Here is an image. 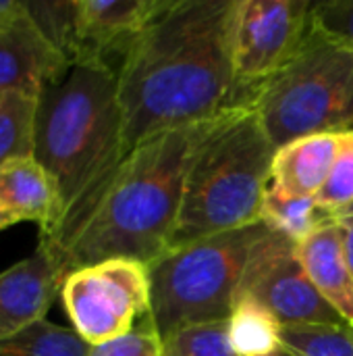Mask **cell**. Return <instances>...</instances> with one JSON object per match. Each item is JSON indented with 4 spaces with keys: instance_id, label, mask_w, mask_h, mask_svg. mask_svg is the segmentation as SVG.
Here are the masks:
<instances>
[{
    "instance_id": "31",
    "label": "cell",
    "mask_w": 353,
    "mask_h": 356,
    "mask_svg": "<svg viewBox=\"0 0 353 356\" xmlns=\"http://www.w3.org/2000/svg\"><path fill=\"white\" fill-rule=\"evenodd\" d=\"M352 129H353V127H352Z\"/></svg>"
},
{
    "instance_id": "24",
    "label": "cell",
    "mask_w": 353,
    "mask_h": 356,
    "mask_svg": "<svg viewBox=\"0 0 353 356\" xmlns=\"http://www.w3.org/2000/svg\"><path fill=\"white\" fill-rule=\"evenodd\" d=\"M87 356H164V348L160 334L148 317L129 334L89 346Z\"/></svg>"
},
{
    "instance_id": "13",
    "label": "cell",
    "mask_w": 353,
    "mask_h": 356,
    "mask_svg": "<svg viewBox=\"0 0 353 356\" xmlns=\"http://www.w3.org/2000/svg\"><path fill=\"white\" fill-rule=\"evenodd\" d=\"M320 296L353 327V275L345 257L343 225L327 221L295 248Z\"/></svg>"
},
{
    "instance_id": "21",
    "label": "cell",
    "mask_w": 353,
    "mask_h": 356,
    "mask_svg": "<svg viewBox=\"0 0 353 356\" xmlns=\"http://www.w3.org/2000/svg\"><path fill=\"white\" fill-rule=\"evenodd\" d=\"M281 344L298 356H353V327L283 325Z\"/></svg>"
},
{
    "instance_id": "19",
    "label": "cell",
    "mask_w": 353,
    "mask_h": 356,
    "mask_svg": "<svg viewBox=\"0 0 353 356\" xmlns=\"http://www.w3.org/2000/svg\"><path fill=\"white\" fill-rule=\"evenodd\" d=\"M37 31L71 63L79 56V0H23Z\"/></svg>"
},
{
    "instance_id": "11",
    "label": "cell",
    "mask_w": 353,
    "mask_h": 356,
    "mask_svg": "<svg viewBox=\"0 0 353 356\" xmlns=\"http://www.w3.org/2000/svg\"><path fill=\"white\" fill-rule=\"evenodd\" d=\"M173 0H79V56L121 60L131 44L169 8Z\"/></svg>"
},
{
    "instance_id": "28",
    "label": "cell",
    "mask_w": 353,
    "mask_h": 356,
    "mask_svg": "<svg viewBox=\"0 0 353 356\" xmlns=\"http://www.w3.org/2000/svg\"><path fill=\"white\" fill-rule=\"evenodd\" d=\"M331 219L337 221V223H353V204L341 209V211H337V213H333Z\"/></svg>"
},
{
    "instance_id": "3",
    "label": "cell",
    "mask_w": 353,
    "mask_h": 356,
    "mask_svg": "<svg viewBox=\"0 0 353 356\" xmlns=\"http://www.w3.org/2000/svg\"><path fill=\"white\" fill-rule=\"evenodd\" d=\"M225 115L158 134L131 150L100 207L60 257L64 273L108 259L144 265L160 259L177 227L191 161Z\"/></svg>"
},
{
    "instance_id": "27",
    "label": "cell",
    "mask_w": 353,
    "mask_h": 356,
    "mask_svg": "<svg viewBox=\"0 0 353 356\" xmlns=\"http://www.w3.org/2000/svg\"><path fill=\"white\" fill-rule=\"evenodd\" d=\"M343 225V242H345V257L350 263L353 275V223H341Z\"/></svg>"
},
{
    "instance_id": "2",
    "label": "cell",
    "mask_w": 353,
    "mask_h": 356,
    "mask_svg": "<svg viewBox=\"0 0 353 356\" xmlns=\"http://www.w3.org/2000/svg\"><path fill=\"white\" fill-rule=\"evenodd\" d=\"M33 159L50 175L58 198L54 229L40 246L60 261L127 159L117 67L85 58L42 92Z\"/></svg>"
},
{
    "instance_id": "7",
    "label": "cell",
    "mask_w": 353,
    "mask_h": 356,
    "mask_svg": "<svg viewBox=\"0 0 353 356\" xmlns=\"http://www.w3.org/2000/svg\"><path fill=\"white\" fill-rule=\"evenodd\" d=\"M73 330L89 344H104L150 317V271L131 259H108L71 271L60 290Z\"/></svg>"
},
{
    "instance_id": "10",
    "label": "cell",
    "mask_w": 353,
    "mask_h": 356,
    "mask_svg": "<svg viewBox=\"0 0 353 356\" xmlns=\"http://www.w3.org/2000/svg\"><path fill=\"white\" fill-rule=\"evenodd\" d=\"M64 269L56 254L40 246L23 261L0 273V340L46 319L60 298Z\"/></svg>"
},
{
    "instance_id": "15",
    "label": "cell",
    "mask_w": 353,
    "mask_h": 356,
    "mask_svg": "<svg viewBox=\"0 0 353 356\" xmlns=\"http://www.w3.org/2000/svg\"><path fill=\"white\" fill-rule=\"evenodd\" d=\"M337 146V134H316L277 148L270 184L293 196L316 198L331 173Z\"/></svg>"
},
{
    "instance_id": "25",
    "label": "cell",
    "mask_w": 353,
    "mask_h": 356,
    "mask_svg": "<svg viewBox=\"0 0 353 356\" xmlns=\"http://www.w3.org/2000/svg\"><path fill=\"white\" fill-rule=\"evenodd\" d=\"M312 25L329 40L353 50V0L314 2Z\"/></svg>"
},
{
    "instance_id": "14",
    "label": "cell",
    "mask_w": 353,
    "mask_h": 356,
    "mask_svg": "<svg viewBox=\"0 0 353 356\" xmlns=\"http://www.w3.org/2000/svg\"><path fill=\"white\" fill-rule=\"evenodd\" d=\"M0 209L15 223H37L40 240L52 234L58 198L50 175L33 156L0 167Z\"/></svg>"
},
{
    "instance_id": "23",
    "label": "cell",
    "mask_w": 353,
    "mask_h": 356,
    "mask_svg": "<svg viewBox=\"0 0 353 356\" xmlns=\"http://www.w3.org/2000/svg\"><path fill=\"white\" fill-rule=\"evenodd\" d=\"M339 146L331 173L316 194V204L329 217L353 204V129L337 134Z\"/></svg>"
},
{
    "instance_id": "17",
    "label": "cell",
    "mask_w": 353,
    "mask_h": 356,
    "mask_svg": "<svg viewBox=\"0 0 353 356\" xmlns=\"http://www.w3.org/2000/svg\"><path fill=\"white\" fill-rule=\"evenodd\" d=\"M262 221L291 242L302 244L308 236L333 219L316 204V198L293 196L270 184L262 204Z\"/></svg>"
},
{
    "instance_id": "22",
    "label": "cell",
    "mask_w": 353,
    "mask_h": 356,
    "mask_svg": "<svg viewBox=\"0 0 353 356\" xmlns=\"http://www.w3.org/2000/svg\"><path fill=\"white\" fill-rule=\"evenodd\" d=\"M164 356H239L231 344L229 319L181 327L162 338Z\"/></svg>"
},
{
    "instance_id": "8",
    "label": "cell",
    "mask_w": 353,
    "mask_h": 356,
    "mask_svg": "<svg viewBox=\"0 0 353 356\" xmlns=\"http://www.w3.org/2000/svg\"><path fill=\"white\" fill-rule=\"evenodd\" d=\"M314 0H239L233 60L241 86L258 90L304 46L312 31Z\"/></svg>"
},
{
    "instance_id": "9",
    "label": "cell",
    "mask_w": 353,
    "mask_h": 356,
    "mask_svg": "<svg viewBox=\"0 0 353 356\" xmlns=\"http://www.w3.org/2000/svg\"><path fill=\"white\" fill-rule=\"evenodd\" d=\"M295 248V242L273 232L250 265L241 296L256 298L281 321V325L345 323L314 288Z\"/></svg>"
},
{
    "instance_id": "30",
    "label": "cell",
    "mask_w": 353,
    "mask_h": 356,
    "mask_svg": "<svg viewBox=\"0 0 353 356\" xmlns=\"http://www.w3.org/2000/svg\"><path fill=\"white\" fill-rule=\"evenodd\" d=\"M268 356H298V355H293L291 350H287L285 346H281V348H279L277 353H273V355H268Z\"/></svg>"
},
{
    "instance_id": "29",
    "label": "cell",
    "mask_w": 353,
    "mask_h": 356,
    "mask_svg": "<svg viewBox=\"0 0 353 356\" xmlns=\"http://www.w3.org/2000/svg\"><path fill=\"white\" fill-rule=\"evenodd\" d=\"M10 225H15V221H12V219H10V217L0 209V232H2V229H6V227H10Z\"/></svg>"
},
{
    "instance_id": "1",
    "label": "cell",
    "mask_w": 353,
    "mask_h": 356,
    "mask_svg": "<svg viewBox=\"0 0 353 356\" xmlns=\"http://www.w3.org/2000/svg\"><path fill=\"white\" fill-rule=\"evenodd\" d=\"M239 0H173L117 67L127 154L158 134L252 106L233 60Z\"/></svg>"
},
{
    "instance_id": "12",
    "label": "cell",
    "mask_w": 353,
    "mask_h": 356,
    "mask_svg": "<svg viewBox=\"0 0 353 356\" xmlns=\"http://www.w3.org/2000/svg\"><path fill=\"white\" fill-rule=\"evenodd\" d=\"M71 67L37 31L25 8L19 17L0 25V96L6 92L42 96L46 88L60 83Z\"/></svg>"
},
{
    "instance_id": "5",
    "label": "cell",
    "mask_w": 353,
    "mask_h": 356,
    "mask_svg": "<svg viewBox=\"0 0 353 356\" xmlns=\"http://www.w3.org/2000/svg\"><path fill=\"white\" fill-rule=\"evenodd\" d=\"M273 232L258 221L171 248L148 265L150 321L160 338L187 325L227 321L258 248Z\"/></svg>"
},
{
    "instance_id": "20",
    "label": "cell",
    "mask_w": 353,
    "mask_h": 356,
    "mask_svg": "<svg viewBox=\"0 0 353 356\" xmlns=\"http://www.w3.org/2000/svg\"><path fill=\"white\" fill-rule=\"evenodd\" d=\"M87 353L89 344L73 327L48 319L0 340V356H87Z\"/></svg>"
},
{
    "instance_id": "16",
    "label": "cell",
    "mask_w": 353,
    "mask_h": 356,
    "mask_svg": "<svg viewBox=\"0 0 353 356\" xmlns=\"http://www.w3.org/2000/svg\"><path fill=\"white\" fill-rule=\"evenodd\" d=\"M281 330V321L252 296H239L229 317L231 344L239 356H268L277 353L283 346Z\"/></svg>"
},
{
    "instance_id": "4",
    "label": "cell",
    "mask_w": 353,
    "mask_h": 356,
    "mask_svg": "<svg viewBox=\"0 0 353 356\" xmlns=\"http://www.w3.org/2000/svg\"><path fill=\"white\" fill-rule=\"evenodd\" d=\"M275 152L252 106L227 113L191 161L169 250L262 221Z\"/></svg>"
},
{
    "instance_id": "6",
    "label": "cell",
    "mask_w": 353,
    "mask_h": 356,
    "mask_svg": "<svg viewBox=\"0 0 353 356\" xmlns=\"http://www.w3.org/2000/svg\"><path fill=\"white\" fill-rule=\"evenodd\" d=\"M252 108L275 148L353 127V50L314 25L300 52L256 94Z\"/></svg>"
},
{
    "instance_id": "26",
    "label": "cell",
    "mask_w": 353,
    "mask_h": 356,
    "mask_svg": "<svg viewBox=\"0 0 353 356\" xmlns=\"http://www.w3.org/2000/svg\"><path fill=\"white\" fill-rule=\"evenodd\" d=\"M23 13V0H0V25Z\"/></svg>"
},
{
    "instance_id": "18",
    "label": "cell",
    "mask_w": 353,
    "mask_h": 356,
    "mask_svg": "<svg viewBox=\"0 0 353 356\" xmlns=\"http://www.w3.org/2000/svg\"><path fill=\"white\" fill-rule=\"evenodd\" d=\"M37 106L40 96L27 92L0 96V167L33 156Z\"/></svg>"
}]
</instances>
